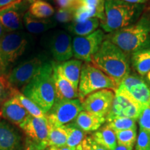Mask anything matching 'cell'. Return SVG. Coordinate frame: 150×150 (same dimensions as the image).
I'll list each match as a JSON object with an SVG mask.
<instances>
[{"label": "cell", "mask_w": 150, "mask_h": 150, "mask_svg": "<svg viewBox=\"0 0 150 150\" xmlns=\"http://www.w3.org/2000/svg\"><path fill=\"white\" fill-rule=\"evenodd\" d=\"M92 63L111 79L117 87L131 72L127 54L108 39L103 41Z\"/></svg>", "instance_id": "cell-1"}, {"label": "cell", "mask_w": 150, "mask_h": 150, "mask_svg": "<svg viewBox=\"0 0 150 150\" xmlns=\"http://www.w3.org/2000/svg\"><path fill=\"white\" fill-rule=\"evenodd\" d=\"M108 40L125 54H134L150 48V13L144 14L138 22L111 33Z\"/></svg>", "instance_id": "cell-2"}, {"label": "cell", "mask_w": 150, "mask_h": 150, "mask_svg": "<svg viewBox=\"0 0 150 150\" xmlns=\"http://www.w3.org/2000/svg\"><path fill=\"white\" fill-rule=\"evenodd\" d=\"M22 93L47 114L56 100L52 62L45 63L40 72L22 88Z\"/></svg>", "instance_id": "cell-3"}, {"label": "cell", "mask_w": 150, "mask_h": 150, "mask_svg": "<svg viewBox=\"0 0 150 150\" xmlns=\"http://www.w3.org/2000/svg\"><path fill=\"white\" fill-rule=\"evenodd\" d=\"M141 6L120 0H104L105 19L101 27L107 33H113L128 27L136 18Z\"/></svg>", "instance_id": "cell-4"}, {"label": "cell", "mask_w": 150, "mask_h": 150, "mask_svg": "<svg viewBox=\"0 0 150 150\" xmlns=\"http://www.w3.org/2000/svg\"><path fill=\"white\" fill-rule=\"evenodd\" d=\"M117 88L115 82L97 67L87 63L82 65L78 86L79 99L81 102L94 92L103 89L115 91Z\"/></svg>", "instance_id": "cell-5"}, {"label": "cell", "mask_w": 150, "mask_h": 150, "mask_svg": "<svg viewBox=\"0 0 150 150\" xmlns=\"http://www.w3.org/2000/svg\"><path fill=\"white\" fill-rule=\"evenodd\" d=\"M29 43L22 32H6L0 39V70L7 72L10 67L24 53Z\"/></svg>", "instance_id": "cell-6"}, {"label": "cell", "mask_w": 150, "mask_h": 150, "mask_svg": "<svg viewBox=\"0 0 150 150\" xmlns=\"http://www.w3.org/2000/svg\"><path fill=\"white\" fill-rule=\"evenodd\" d=\"M82 110V102L79 98L55 101L47 117L50 125L61 127L74 121Z\"/></svg>", "instance_id": "cell-7"}, {"label": "cell", "mask_w": 150, "mask_h": 150, "mask_svg": "<svg viewBox=\"0 0 150 150\" xmlns=\"http://www.w3.org/2000/svg\"><path fill=\"white\" fill-rule=\"evenodd\" d=\"M142 106L127 92L117 88L111 108L106 117V121L108 122L117 117H129L138 120Z\"/></svg>", "instance_id": "cell-8"}, {"label": "cell", "mask_w": 150, "mask_h": 150, "mask_svg": "<svg viewBox=\"0 0 150 150\" xmlns=\"http://www.w3.org/2000/svg\"><path fill=\"white\" fill-rule=\"evenodd\" d=\"M104 38V32L101 29H97L86 36L74 38L72 47L75 59L87 63H92L93 56L98 52Z\"/></svg>", "instance_id": "cell-9"}, {"label": "cell", "mask_w": 150, "mask_h": 150, "mask_svg": "<svg viewBox=\"0 0 150 150\" xmlns=\"http://www.w3.org/2000/svg\"><path fill=\"white\" fill-rule=\"evenodd\" d=\"M44 64V60L38 56L22 62L9 72L7 80L12 87H24L40 72Z\"/></svg>", "instance_id": "cell-10"}, {"label": "cell", "mask_w": 150, "mask_h": 150, "mask_svg": "<svg viewBox=\"0 0 150 150\" xmlns=\"http://www.w3.org/2000/svg\"><path fill=\"white\" fill-rule=\"evenodd\" d=\"M115 93L112 90L103 89L94 92L82 101L83 110L106 118L113 102Z\"/></svg>", "instance_id": "cell-11"}, {"label": "cell", "mask_w": 150, "mask_h": 150, "mask_svg": "<svg viewBox=\"0 0 150 150\" xmlns=\"http://www.w3.org/2000/svg\"><path fill=\"white\" fill-rule=\"evenodd\" d=\"M27 136V138L45 149L48 147L47 138L50 123L47 117H36L30 115L19 126Z\"/></svg>", "instance_id": "cell-12"}, {"label": "cell", "mask_w": 150, "mask_h": 150, "mask_svg": "<svg viewBox=\"0 0 150 150\" xmlns=\"http://www.w3.org/2000/svg\"><path fill=\"white\" fill-rule=\"evenodd\" d=\"M26 9L23 0L0 8V23L8 32L22 29V22Z\"/></svg>", "instance_id": "cell-13"}, {"label": "cell", "mask_w": 150, "mask_h": 150, "mask_svg": "<svg viewBox=\"0 0 150 150\" xmlns=\"http://www.w3.org/2000/svg\"><path fill=\"white\" fill-rule=\"evenodd\" d=\"M50 50L57 63L69 61L74 56L71 35L65 31L55 33L50 42Z\"/></svg>", "instance_id": "cell-14"}, {"label": "cell", "mask_w": 150, "mask_h": 150, "mask_svg": "<svg viewBox=\"0 0 150 150\" xmlns=\"http://www.w3.org/2000/svg\"><path fill=\"white\" fill-rule=\"evenodd\" d=\"M1 115L4 119L18 126L30 116L27 110L13 97H11L4 102L1 108Z\"/></svg>", "instance_id": "cell-15"}, {"label": "cell", "mask_w": 150, "mask_h": 150, "mask_svg": "<svg viewBox=\"0 0 150 150\" xmlns=\"http://www.w3.org/2000/svg\"><path fill=\"white\" fill-rule=\"evenodd\" d=\"M53 66V79L55 87L56 100H67L76 99L79 97L78 90L67 80L56 68L54 62H52Z\"/></svg>", "instance_id": "cell-16"}, {"label": "cell", "mask_w": 150, "mask_h": 150, "mask_svg": "<svg viewBox=\"0 0 150 150\" xmlns=\"http://www.w3.org/2000/svg\"><path fill=\"white\" fill-rule=\"evenodd\" d=\"M21 147V136L10 124L0 121V150H19Z\"/></svg>", "instance_id": "cell-17"}, {"label": "cell", "mask_w": 150, "mask_h": 150, "mask_svg": "<svg viewBox=\"0 0 150 150\" xmlns=\"http://www.w3.org/2000/svg\"><path fill=\"white\" fill-rule=\"evenodd\" d=\"M54 63L61 74L72 83L75 88L78 90L83 62L80 60L74 59L69 60L61 63L55 62Z\"/></svg>", "instance_id": "cell-18"}, {"label": "cell", "mask_w": 150, "mask_h": 150, "mask_svg": "<svg viewBox=\"0 0 150 150\" xmlns=\"http://www.w3.org/2000/svg\"><path fill=\"white\" fill-rule=\"evenodd\" d=\"M106 122V118L82 110L74 120V123L84 132L96 131Z\"/></svg>", "instance_id": "cell-19"}, {"label": "cell", "mask_w": 150, "mask_h": 150, "mask_svg": "<svg viewBox=\"0 0 150 150\" xmlns=\"http://www.w3.org/2000/svg\"><path fill=\"white\" fill-rule=\"evenodd\" d=\"M92 139L97 144L108 150H114L117 147V137L115 132L107 125L100 127L91 136Z\"/></svg>", "instance_id": "cell-20"}, {"label": "cell", "mask_w": 150, "mask_h": 150, "mask_svg": "<svg viewBox=\"0 0 150 150\" xmlns=\"http://www.w3.org/2000/svg\"><path fill=\"white\" fill-rule=\"evenodd\" d=\"M121 90L127 92L133 98L142 105L150 106V87L142 78L128 88Z\"/></svg>", "instance_id": "cell-21"}, {"label": "cell", "mask_w": 150, "mask_h": 150, "mask_svg": "<svg viewBox=\"0 0 150 150\" xmlns=\"http://www.w3.org/2000/svg\"><path fill=\"white\" fill-rule=\"evenodd\" d=\"M23 22L26 29L31 33H40L51 29L54 26V22L49 19H38L26 12L23 18Z\"/></svg>", "instance_id": "cell-22"}, {"label": "cell", "mask_w": 150, "mask_h": 150, "mask_svg": "<svg viewBox=\"0 0 150 150\" xmlns=\"http://www.w3.org/2000/svg\"><path fill=\"white\" fill-rule=\"evenodd\" d=\"M11 97L16 98L20 104L27 110L29 115L36 117H45L47 114L36 104H35L32 100H31L27 97H26L23 93L18 91L16 88L12 87L11 91Z\"/></svg>", "instance_id": "cell-23"}, {"label": "cell", "mask_w": 150, "mask_h": 150, "mask_svg": "<svg viewBox=\"0 0 150 150\" xmlns=\"http://www.w3.org/2000/svg\"><path fill=\"white\" fill-rule=\"evenodd\" d=\"M100 22L96 18H90L81 22H73L68 26L69 31L77 36H86L91 34L99 27Z\"/></svg>", "instance_id": "cell-24"}, {"label": "cell", "mask_w": 150, "mask_h": 150, "mask_svg": "<svg viewBox=\"0 0 150 150\" xmlns=\"http://www.w3.org/2000/svg\"><path fill=\"white\" fill-rule=\"evenodd\" d=\"M131 62L138 74L144 76L150 71V48L132 54Z\"/></svg>", "instance_id": "cell-25"}, {"label": "cell", "mask_w": 150, "mask_h": 150, "mask_svg": "<svg viewBox=\"0 0 150 150\" xmlns=\"http://www.w3.org/2000/svg\"><path fill=\"white\" fill-rule=\"evenodd\" d=\"M66 143L67 134L64 125L57 127L50 124L47 138L48 147H61L66 145Z\"/></svg>", "instance_id": "cell-26"}, {"label": "cell", "mask_w": 150, "mask_h": 150, "mask_svg": "<svg viewBox=\"0 0 150 150\" xmlns=\"http://www.w3.org/2000/svg\"><path fill=\"white\" fill-rule=\"evenodd\" d=\"M29 13L38 19H46L52 16L54 13V8L47 1L40 0L31 3L29 8Z\"/></svg>", "instance_id": "cell-27"}, {"label": "cell", "mask_w": 150, "mask_h": 150, "mask_svg": "<svg viewBox=\"0 0 150 150\" xmlns=\"http://www.w3.org/2000/svg\"><path fill=\"white\" fill-rule=\"evenodd\" d=\"M67 134L66 145L70 147L76 148L78 145L81 144L84 140V131L79 128L74 122H71L64 125Z\"/></svg>", "instance_id": "cell-28"}, {"label": "cell", "mask_w": 150, "mask_h": 150, "mask_svg": "<svg viewBox=\"0 0 150 150\" xmlns=\"http://www.w3.org/2000/svg\"><path fill=\"white\" fill-rule=\"evenodd\" d=\"M115 134L117 145L134 147L137 140V128L116 131Z\"/></svg>", "instance_id": "cell-29"}, {"label": "cell", "mask_w": 150, "mask_h": 150, "mask_svg": "<svg viewBox=\"0 0 150 150\" xmlns=\"http://www.w3.org/2000/svg\"><path fill=\"white\" fill-rule=\"evenodd\" d=\"M136 120L129 117H117L112 120L108 122L106 125L115 132L119 131L127 130L137 128Z\"/></svg>", "instance_id": "cell-30"}, {"label": "cell", "mask_w": 150, "mask_h": 150, "mask_svg": "<svg viewBox=\"0 0 150 150\" xmlns=\"http://www.w3.org/2000/svg\"><path fill=\"white\" fill-rule=\"evenodd\" d=\"M138 120L140 128L150 134V106L142 105Z\"/></svg>", "instance_id": "cell-31"}, {"label": "cell", "mask_w": 150, "mask_h": 150, "mask_svg": "<svg viewBox=\"0 0 150 150\" xmlns=\"http://www.w3.org/2000/svg\"><path fill=\"white\" fill-rule=\"evenodd\" d=\"M150 148V134L141 128L136 140V150H147Z\"/></svg>", "instance_id": "cell-32"}, {"label": "cell", "mask_w": 150, "mask_h": 150, "mask_svg": "<svg viewBox=\"0 0 150 150\" xmlns=\"http://www.w3.org/2000/svg\"><path fill=\"white\" fill-rule=\"evenodd\" d=\"M76 8H61L58 10L56 14V20L62 23L70 22L74 19V13Z\"/></svg>", "instance_id": "cell-33"}, {"label": "cell", "mask_w": 150, "mask_h": 150, "mask_svg": "<svg viewBox=\"0 0 150 150\" xmlns=\"http://www.w3.org/2000/svg\"><path fill=\"white\" fill-rule=\"evenodd\" d=\"M12 86L8 83L7 79L0 75V102L11 95Z\"/></svg>", "instance_id": "cell-34"}, {"label": "cell", "mask_w": 150, "mask_h": 150, "mask_svg": "<svg viewBox=\"0 0 150 150\" xmlns=\"http://www.w3.org/2000/svg\"><path fill=\"white\" fill-rule=\"evenodd\" d=\"M80 4L95 9L101 14L105 15L104 0H80Z\"/></svg>", "instance_id": "cell-35"}, {"label": "cell", "mask_w": 150, "mask_h": 150, "mask_svg": "<svg viewBox=\"0 0 150 150\" xmlns=\"http://www.w3.org/2000/svg\"><path fill=\"white\" fill-rule=\"evenodd\" d=\"M57 3L61 8H76L79 4H76L69 0H56Z\"/></svg>", "instance_id": "cell-36"}, {"label": "cell", "mask_w": 150, "mask_h": 150, "mask_svg": "<svg viewBox=\"0 0 150 150\" xmlns=\"http://www.w3.org/2000/svg\"><path fill=\"white\" fill-rule=\"evenodd\" d=\"M24 150H45L40 147V146L38 145L35 142H33L32 140H31L29 138H27L26 140V146Z\"/></svg>", "instance_id": "cell-37"}, {"label": "cell", "mask_w": 150, "mask_h": 150, "mask_svg": "<svg viewBox=\"0 0 150 150\" xmlns=\"http://www.w3.org/2000/svg\"><path fill=\"white\" fill-rule=\"evenodd\" d=\"M88 139L90 145H91V150H108L106 148H104L102 146H101L99 144H97L96 142H95L92 139L91 137H88Z\"/></svg>", "instance_id": "cell-38"}, {"label": "cell", "mask_w": 150, "mask_h": 150, "mask_svg": "<svg viewBox=\"0 0 150 150\" xmlns=\"http://www.w3.org/2000/svg\"><path fill=\"white\" fill-rule=\"evenodd\" d=\"M19 1L20 0H0V8Z\"/></svg>", "instance_id": "cell-39"}, {"label": "cell", "mask_w": 150, "mask_h": 150, "mask_svg": "<svg viewBox=\"0 0 150 150\" xmlns=\"http://www.w3.org/2000/svg\"><path fill=\"white\" fill-rule=\"evenodd\" d=\"M76 148L75 147H70L69 146L64 145L61 146V147H51L50 150H76Z\"/></svg>", "instance_id": "cell-40"}, {"label": "cell", "mask_w": 150, "mask_h": 150, "mask_svg": "<svg viewBox=\"0 0 150 150\" xmlns=\"http://www.w3.org/2000/svg\"><path fill=\"white\" fill-rule=\"evenodd\" d=\"M120 1H125V2L130 4H142L147 1V0H120Z\"/></svg>", "instance_id": "cell-41"}, {"label": "cell", "mask_w": 150, "mask_h": 150, "mask_svg": "<svg viewBox=\"0 0 150 150\" xmlns=\"http://www.w3.org/2000/svg\"><path fill=\"white\" fill-rule=\"evenodd\" d=\"M134 147H127V146L117 145V147H115V149L114 150H133Z\"/></svg>", "instance_id": "cell-42"}, {"label": "cell", "mask_w": 150, "mask_h": 150, "mask_svg": "<svg viewBox=\"0 0 150 150\" xmlns=\"http://www.w3.org/2000/svg\"><path fill=\"white\" fill-rule=\"evenodd\" d=\"M6 33V31L4 28L3 27V26L1 25V23H0V39L2 38L3 35H4Z\"/></svg>", "instance_id": "cell-43"}, {"label": "cell", "mask_w": 150, "mask_h": 150, "mask_svg": "<svg viewBox=\"0 0 150 150\" xmlns=\"http://www.w3.org/2000/svg\"><path fill=\"white\" fill-rule=\"evenodd\" d=\"M71 2L76 4H80V0H69Z\"/></svg>", "instance_id": "cell-44"}, {"label": "cell", "mask_w": 150, "mask_h": 150, "mask_svg": "<svg viewBox=\"0 0 150 150\" xmlns=\"http://www.w3.org/2000/svg\"><path fill=\"white\" fill-rule=\"evenodd\" d=\"M76 150H82V146H81V144L79 145H78L77 147H76Z\"/></svg>", "instance_id": "cell-45"}, {"label": "cell", "mask_w": 150, "mask_h": 150, "mask_svg": "<svg viewBox=\"0 0 150 150\" xmlns=\"http://www.w3.org/2000/svg\"><path fill=\"white\" fill-rule=\"evenodd\" d=\"M26 1H29V2L33 3V2H35V1H40V0H26Z\"/></svg>", "instance_id": "cell-46"}, {"label": "cell", "mask_w": 150, "mask_h": 150, "mask_svg": "<svg viewBox=\"0 0 150 150\" xmlns=\"http://www.w3.org/2000/svg\"><path fill=\"white\" fill-rule=\"evenodd\" d=\"M147 79H148V80H149V81H150V71H149V72H148L147 73Z\"/></svg>", "instance_id": "cell-47"}, {"label": "cell", "mask_w": 150, "mask_h": 150, "mask_svg": "<svg viewBox=\"0 0 150 150\" xmlns=\"http://www.w3.org/2000/svg\"><path fill=\"white\" fill-rule=\"evenodd\" d=\"M147 150H150V148H149V149H147Z\"/></svg>", "instance_id": "cell-48"}]
</instances>
